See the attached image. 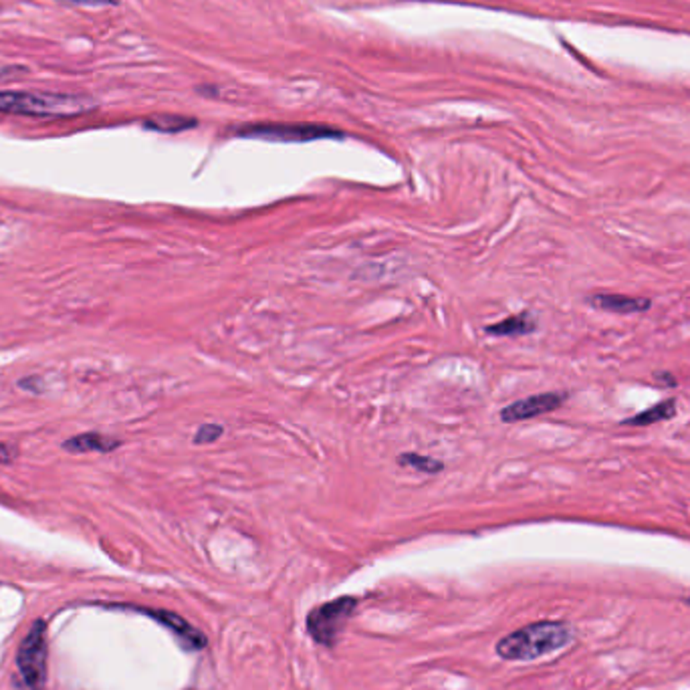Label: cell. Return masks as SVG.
<instances>
[{
	"instance_id": "7a4b0ae2",
	"label": "cell",
	"mask_w": 690,
	"mask_h": 690,
	"mask_svg": "<svg viewBox=\"0 0 690 690\" xmlns=\"http://www.w3.org/2000/svg\"><path fill=\"white\" fill-rule=\"evenodd\" d=\"M93 101L81 96L35 91H0V114L31 117H73L87 114Z\"/></svg>"
},
{
	"instance_id": "52a82bcc",
	"label": "cell",
	"mask_w": 690,
	"mask_h": 690,
	"mask_svg": "<svg viewBox=\"0 0 690 690\" xmlns=\"http://www.w3.org/2000/svg\"><path fill=\"white\" fill-rule=\"evenodd\" d=\"M133 610H138L140 613H146V616L160 621L161 626H166L170 632H172L178 640L182 642L184 649H189V650L207 649V636H204L198 628H194L189 620L178 616L176 612L150 610V608H133Z\"/></svg>"
},
{
	"instance_id": "ba28073f",
	"label": "cell",
	"mask_w": 690,
	"mask_h": 690,
	"mask_svg": "<svg viewBox=\"0 0 690 690\" xmlns=\"http://www.w3.org/2000/svg\"><path fill=\"white\" fill-rule=\"evenodd\" d=\"M587 301H590V305L598 307V309H602V311H612V313H620V315L644 313V311L650 309L649 299L618 295V293H595Z\"/></svg>"
},
{
	"instance_id": "6da1fadb",
	"label": "cell",
	"mask_w": 690,
	"mask_h": 690,
	"mask_svg": "<svg viewBox=\"0 0 690 690\" xmlns=\"http://www.w3.org/2000/svg\"><path fill=\"white\" fill-rule=\"evenodd\" d=\"M574 632L564 621H537L501 638L497 654L505 660H537L572 642Z\"/></svg>"
},
{
	"instance_id": "5b68a950",
	"label": "cell",
	"mask_w": 690,
	"mask_h": 690,
	"mask_svg": "<svg viewBox=\"0 0 690 690\" xmlns=\"http://www.w3.org/2000/svg\"><path fill=\"white\" fill-rule=\"evenodd\" d=\"M243 138H261L269 142H313L326 138H344L342 132L315 124H251L236 130Z\"/></svg>"
},
{
	"instance_id": "9a60e30c",
	"label": "cell",
	"mask_w": 690,
	"mask_h": 690,
	"mask_svg": "<svg viewBox=\"0 0 690 690\" xmlns=\"http://www.w3.org/2000/svg\"><path fill=\"white\" fill-rule=\"evenodd\" d=\"M19 456V448L11 442H0V465H11Z\"/></svg>"
},
{
	"instance_id": "4fadbf2b",
	"label": "cell",
	"mask_w": 690,
	"mask_h": 690,
	"mask_svg": "<svg viewBox=\"0 0 690 690\" xmlns=\"http://www.w3.org/2000/svg\"><path fill=\"white\" fill-rule=\"evenodd\" d=\"M398 463L402 465V466H410V468H414V471L426 473V474L440 473L442 468H445V465H442L440 460H437V458H430V456L416 455V453H406V455H402V456H400Z\"/></svg>"
},
{
	"instance_id": "7c38bea8",
	"label": "cell",
	"mask_w": 690,
	"mask_h": 690,
	"mask_svg": "<svg viewBox=\"0 0 690 690\" xmlns=\"http://www.w3.org/2000/svg\"><path fill=\"white\" fill-rule=\"evenodd\" d=\"M148 127V130H153V132H164V133H176V132H182V130H190V127L196 125L194 119H189V117H178V115H158V117H152L148 119L146 124H143Z\"/></svg>"
},
{
	"instance_id": "d6986e66",
	"label": "cell",
	"mask_w": 690,
	"mask_h": 690,
	"mask_svg": "<svg viewBox=\"0 0 690 690\" xmlns=\"http://www.w3.org/2000/svg\"><path fill=\"white\" fill-rule=\"evenodd\" d=\"M16 73V69H0V81H3V79H6V77H11V75H14Z\"/></svg>"
},
{
	"instance_id": "2e32d148",
	"label": "cell",
	"mask_w": 690,
	"mask_h": 690,
	"mask_svg": "<svg viewBox=\"0 0 690 690\" xmlns=\"http://www.w3.org/2000/svg\"><path fill=\"white\" fill-rule=\"evenodd\" d=\"M19 386H21L23 390L32 391V394H39V391L42 390V388L39 386V378H27V380H23V382L19 383Z\"/></svg>"
},
{
	"instance_id": "3957f363",
	"label": "cell",
	"mask_w": 690,
	"mask_h": 690,
	"mask_svg": "<svg viewBox=\"0 0 690 690\" xmlns=\"http://www.w3.org/2000/svg\"><path fill=\"white\" fill-rule=\"evenodd\" d=\"M47 658V624L42 620H35L16 652V670H19L24 690H45L49 675Z\"/></svg>"
},
{
	"instance_id": "277c9868",
	"label": "cell",
	"mask_w": 690,
	"mask_h": 690,
	"mask_svg": "<svg viewBox=\"0 0 690 690\" xmlns=\"http://www.w3.org/2000/svg\"><path fill=\"white\" fill-rule=\"evenodd\" d=\"M357 606L355 598H337L321 603L307 616V632L321 646H334L345 621L352 618Z\"/></svg>"
},
{
	"instance_id": "ac0fdd59",
	"label": "cell",
	"mask_w": 690,
	"mask_h": 690,
	"mask_svg": "<svg viewBox=\"0 0 690 690\" xmlns=\"http://www.w3.org/2000/svg\"><path fill=\"white\" fill-rule=\"evenodd\" d=\"M658 382L664 383V386H676V380L670 373H658Z\"/></svg>"
},
{
	"instance_id": "8992f818",
	"label": "cell",
	"mask_w": 690,
	"mask_h": 690,
	"mask_svg": "<svg viewBox=\"0 0 690 690\" xmlns=\"http://www.w3.org/2000/svg\"><path fill=\"white\" fill-rule=\"evenodd\" d=\"M566 402H567L566 391H545V394H535L529 398L517 400V402L502 408L501 420L509 424L531 420V419H537V416L559 410Z\"/></svg>"
},
{
	"instance_id": "5bb4252c",
	"label": "cell",
	"mask_w": 690,
	"mask_h": 690,
	"mask_svg": "<svg viewBox=\"0 0 690 690\" xmlns=\"http://www.w3.org/2000/svg\"><path fill=\"white\" fill-rule=\"evenodd\" d=\"M223 437V426L220 424H204L198 428V432L194 434V442L196 445H210V442L218 440Z\"/></svg>"
},
{
	"instance_id": "30bf717a",
	"label": "cell",
	"mask_w": 690,
	"mask_h": 690,
	"mask_svg": "<svg viewBox=\"0 0 690 690\" xmlns=\"http://www.w3.org/2000/svg\"><path fill=\"white\" fill-rule=\"evenodd\" d=\"M676 414V400H662V402L650 406L649 410H644L636 416H630V419L621 420L624 426H652L664 420H670L672 416Z\"/></svg>"
},
{
	"instance_id": "8fae6325",
	"label": "cell",
	"mask_w": 690,
	"mask_h": 690,
	"mask_svg": "<svg viewBox=\"0 0 690 690\" xmlns=\"http://www.w3.org/2000/svg\"><path fill=\"white\" fill-rule=\"evenodd\" d=\"M533 329H535V319L531 317V313H519V315H513V317L492 323V326L487 327L491 336H499V337L525 336V334H531Z\"/></svg>"
},
{
	"instance_id": "9c48e42d",
	"label": "cell",
	"mask_w": 690,
	"mask_h": 690,
	"mask_svg": "<svg viewBox=\"0 0 690 690\" xmlns=\"http://www.w3.org/2000/svg\"><path fill=\"white\" fill-rule=\"evenodd\" d=\"M122 446V442L112 437H106V434L99 432H85L79 434V437H73L69 440H65L63 448L67 453H75V455H83V453H99V455H107L112 450Z\"/></svg>"
},
{
	"instance_id": "e0dca14e",
	"label": "cell",
	"mask_w": 690,
	"mask_h": 690,
	"mask_svg": "<svg viewBox=\"0 0 690 690\" xmlns=\"http://www.w3.org/2000/svg\"><path fill=\"white\" fill-rule=\"evenodd\" d=\"M69 3H77V5H115L117 0H69Z\"/></svg>"
}]
</instances>
